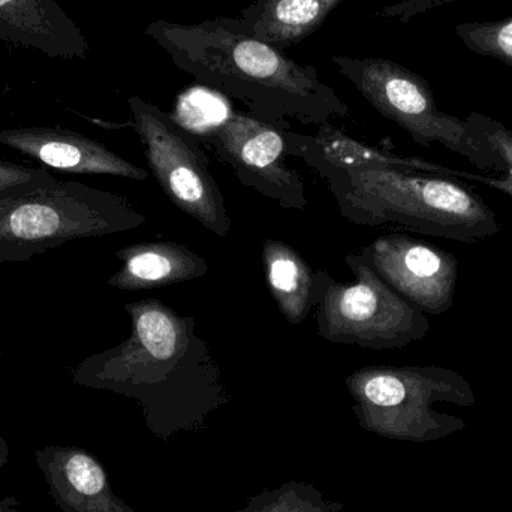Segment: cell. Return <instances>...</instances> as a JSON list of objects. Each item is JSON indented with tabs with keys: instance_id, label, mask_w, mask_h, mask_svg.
<instances>
[{
	"instance_id": "1",
	"label": "cell",
	"mask_w": 512,
	"mask_h": 512,
	"mask_svg": "<svg viewBox=\"0 0 512 512\" xmlns=\"http://www.w3.org/2000/svg\"><path fill=\"white\" fill-rule=\"evenodd\" d=\"M146 33L180 71L243 102L252 116L268 125L319 126L348 116V105L319 78L318 69L259 41L240 18L216 17L195 24L156 20Z\"/></svg>"
},
{
	"instance_id": "2",
	"label": "cell",
	"mask_w": 512,
	"mask_h": 512,
	"mask_svg": "<svg viewBox=\"0 0 512 512\" xmlns=\"http://www.w3.org/2000/svg\"><path fill=\"white\" fill-rule=\"evenodd\" d=\"M131 334L114 348L86 358L75 384L120 391L144 399H212L221 369L197 319L180 315L156 298L125 304Z\"/></svg>"
},
{
	"instance_id": "3",
	"label": "cell",
	"mask_w": 512,
	"mask_h": 512,
	"mask_svg": "<svg viewBox=\"0 0 512 512\" xmlns=\"http://www.w3.org/2000/svg\"><path fill=\"white\" fill-rule=\"evenodd\" d=\"M340 215L361 227L397 225L439 239L477 243L501 231L492 207L459 179L397 170L316 171Z\"/></svg>"
},
{
	"instance_id": "4",
	"label": "cell",
	"mask_w": 512,
	"mask_h": 512,
	"mask_svg": "<svg viewBox=\"0 0 512 512\" xmlns=\"http://www.w3.org/2000/svg\"><path fill=\"white\" fill-rule=\"evenodd\" d=\"M146 215L122 195L56 182L0 198V264L23 262L74 240L126 233Z\"/></svg>"
},
{
	"instance_id": "5",
	"label": "cell",
	"mask_w": 512,
	"mask_h": 512,
	"mask_svg": "<svg viewBox=\"0 0 512 512\" xmlns=\"http://www.w3.org/2000/svg\"><path fill=\"white\" fill-rule=\"evenodd\" d=\"M355 276L342 283L327 270H315L316 333L336 345L373 351L400 349L424 339L430 319L387 285L358 252L345 256Z\"/></svg>"
},
{
	"instance_id": "6",
	"label": "cell",
	"mask_w": 512,
	"mask_h": 512,
	"mask_svg": "<svg viewBox=\"0 0 512 512\" xmlns=\"http://www.w3.org/2000/svg\"><path fill=\"white\" fill-rule=\"evenodd\" d=\"M331 62L381 116L408 132L415 143L427 149L441 144L478 170L504 173L501 156L474 140L466 120L439 110L421 75L384 57L334 54Z\"/></svg>"
},
{
	"instance_id": "7",
	"label": "cell",
	"mask_w": 512,
	"mask_h": 512,
	"mask_svg": "<svg viewBox=\"0 0 512 512\" xmlns=\"http://www.w3.org/2000/svg\"><path fill=\"white\" fill-rule=\"evenodd\" d=\"M150 173L168 200L210 233L228 237L233 227L221 186L197 138L170 114L140 96L128 99Z\"/></svg>"
},
{
	"instance_id": "8",
	"label": "cell",
	"mask_w": 512,
	"mask_h": 512,
	"mask_svg": "<svg viewBox=\"0 0 512 512\" xmlns=\"http://www.w3.org/2000/svg\"><path fill=\"white\" fill-rule=\"evenodd\" d=\"M363 408L381 414L387 423L436 441L466 429L459 417L436 411V403L460 408L477 405L472 385L462 373L439 366H370L348 378Z\"/></svg>"
},
{
	"instance_id": "9",
	"label": "cell",
	"mask_w": 512,
	"mask_h": 512,
	"mask_svg": "<svg viewBox=\"0 0 512 512\" xmlns=\"http://www.w3.org/2000/svg\"><path fill=\"white\" fill-rule=\"evenodd\" d=\"M203 140L233 168L246 188L255 189L283 209L304 212L309 206L303 179L286 165L283 129L252 114L233 111L210 126Z\"/></svg>"
},
{
	"instance_id": "10",
	"label": "cell",
	"mask_w": 512,
	"mask_h": 512,
	"mask_svg": "<svg viewBox=\"0 0 512 512\" xmlns=\"http://www.w3.org/2000/svg\"><path fill=\"white\" fill-rule=\"evenodd\" d=\"M358 254L400 297L426 315L454 306L459 261L456 255L405 234H385Z\"/></svg>"
},
{
	"instance_id": "11",
	"label": "cell",
	"mask_w": 512,
	"mask_h": 512,
	"mask_svg": "<svg viewBox=\"0 0 512 512\" xmlns=\"http://www.w3.org/2000/svg\"><path fill=\"white\" fill-rule=\"evenodd\" d=\"M283 138H285L286 156L300 158L315 171L322 168H330L342 173L355 170L418 171V173L438 174L451 179L471 180L483 185H486L489 179L484 174L451 170L435 162L394 155L387 150L367 146L334 128L330 123L319 125L318 134L313 137L294 134L283 129Z\"/></svg>"
},
{
	"instance_id": "12",
	"label": "cell",
	"mask_w": 512,
	"mask_h": 512,
	"mask_svg": "<svg viewBox=\"0 0 512 512\" xmlns=\"http://www.w3.org/2000/svg\"><path fill=\"white\" fill-rule=\"evenodd\" d=\"M0 143L33 161L66 174H104L132 180L149 177L104 144L60 128H15L0 131Z\"/></svg>"
},
{
	"instance_id": "13",
	"label": "cell",
	"mask_w": 512,
	"mask_h": 512,
	"mask_svg": "<svg viewBox=\"0 0 512 512\" xmlns=\"http://www.w3.org/2000/svg\"><path fill=\"white\" fill-rule=\"evenodd\" d=\"M0 39L53 59L84 60L90 51L83 30L56 0H0Z\"/></svg>"
},
{
	"instance_id": "14",
	"label": "cell",
	"mask_w": 512,
	"mask_h": 512,
	"mask_svg": "<svg viewBox=\"0 0 512 512\" xmlns=\"http://www.w3.org/2000/svg\"><path fill=\"white\" fill-rule=\"evenodd\" d=\"M50 495L62 512H107L108 481L95 457L78 448H42L35 453Z\"/></svg>"
},
{
	"instance_id": "15",
	"label": "cell",
	"mask_w": 512,
	"mask_h": 512,
	"mask_svg": "<svg viewBox=\"0 0 512 512\" xmlns=\"http://www.w3.org/2000/svg\"><path fill=\"white\" fill-rule=\"evenodd\" d=\"M114 255L122 261V267L107 283L120 291H146L177 285L209 273L206 259L180 243H135Z\"/></svg>"
},
{
	"instance_id": "16",
	"label": "cell",
	"mask_w": 512,
	"mask_h": 512,
	"mask_svg": "<svg viewBox=\"0 0 512 512\" xmlns=\"http://www.w3.org/2000/svg\"><path fill=\"white\" fill-rule=\"evenodd\" d=\"M343 0H254L240 20L259 41L283 51L316 32Z\"/></svg>"
},
{
	"instance_id": "17",
	"label": "cell",
	"mask_w": 512,
	"mask_h": 512,
	"mask_svg": "<svg viewBox=\"0 0 512 512\" xmlns=\"http://www.w3.org/2000/svg\"><path fill=\"white\" fill-rule=\"evenodd\" d=\"M265 283L277 309L289 324L306 321L315 306V270L294 248L280 240L262 245Z\"/></svg>"
},
{
	"instance_id": "18",
	"label": "cell",
	"mask_w": 512,
	"mask_h": 512,
	"mask_svg": "<svg viewBox=\"0 0 512 512\" xmlns=\"http://www.w3.org/2000/svg\"><path fill=\"white\" fill-rule=\"evenodd\" d=\"M456 33L469 50L501 60L512 68V17L459 24Z\"/></svg>"
},
{
	"instance_id": "19",
	"label": "cell",
	"mask_w": 512,
	"mask_h": 512,
	"mask_svg": "<svg viewBox=\"0 0 512 512\" xmlns=\"http://www.w3.org/2000/svg\"><path fill=\"white\" fill-rule=\"evenodd\" d=\"M466 123L474 140L501 156L505 170H512V131L492 117L484 116L477 111L469 114Z\"/></svg>"
},
{
	"instance_id": "20",
	"label": "cell",
	"mask_w": 512,
	"mask_h": 512,
	"mask_svg": "<svg viewBox=\"0 0 512 512\" xmlns=\"http://www.w3.org/2000/svg\"><path fill=\"white\" fill-rule=\"evenodd\" d=\"M56 182H59V179L42 168L0 161V198L39 186L53 185Z\"/></svg>"
},
{
	"instance_id": "21",
	"label": "cell",
	"mask_w": 512,
	"mask_h": 512,
	"mask_svg": "<svg viewBox=\"0 0 512 512\" xmlns=\"http://www.w3.org/2000/svg\"><path fill=\"white\" fill-rule=\"evenodd\" d=\"M453 2H459V0H400L394 5L384 6L381 11L376 12V15L384 18H399L400 23H408L417 15Z\"/></svg>"
},
{
	"instance_id": "22",
	"label": "cell",
	"mask_w": 512,
	"mask_h": 512,
	"mask_svg": "<svg viewBox=\"0 0 512 512\" xmlns=\"http://www.w3.org/2000/svg\"><path fill=\"white\" fill-rule=\"evenodd\" d=\"M505 176L502 179H495V177H489L487 179L486 186L489 188L496 189V191L504 192V194L512 197V170H505Z\"/></svg>"
},
{
	"instance_id": "23",
	"label": "cell",
	"mask_w": 512,
	"mask_h": 512,
	"mask_svg": "<svg viewBox=\"0 0 512 512\" xmlns=\"http://www.w3.org/2000/svg\"><path fill=\"white\" fill-rule=\"evenodd\" d=\"M17 507V499L11 498V496L0 499V512H20L17 510Z\"/></svg>"
},
{
	"instance_id": "24",
	"label": "cell",
	"mask_w": 512,
	"mask_h": 512,
	"mask_svg": "<svg viewBox=\"0 0 512 512\" xmlns=\"http://www.w3.org/2000/svg\"><path fill=\"white\" fill-rule=\"evenodd\" d=\"M9 459V447L8 444H6L5 439L0 438V471H2L3 466L8 463ZM0 492H2V489H0Z\"/></svg>"
}]
</instances>
